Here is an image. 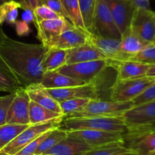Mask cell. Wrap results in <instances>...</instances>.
<instances>
[{"label": "cell", "instance_id": "1", "mask_svg": "<svg viewBox=\"0 0 155 155\" xmlns=\"http://www.w3.org/2000/svg\"><path fill=\"white\" fill-rule=\"evenodd\" d=\"M48 48L42 44L25 43L8 36L0 45V65L21 88L40 84L43 60Z\"/></svg>", "mask_w": 155, "mask_h": 155}, {"label": "cell", "instance_id": "2", "mask_svg": "<svg viewBox=\"0 0 155 155\" xmlns=\"http://www.w3.org/2000/svg\"><path fill=\"white\" fill-rule=\"evenodd\" d=\"M58 128L66 132L91 130L118 133L122 134H125L127 132V127H126L123 120L122 117L64 118Z\"/></svg>", "mask_w": 155, "mask_h": 155}, {"label": "cell", "instance_id": "3", "mask_svg": "<svg viewBox=\"0 0 155 155\" xmlns=\"http://www.w3.org/2000/svg\"><path fill=\"white\" fill-rule=\"evenodd\" d=\"M134 107L133 101L117 102L110 100H91L89 104L79 111L64 118L80 117H120L124 114Z\"/></svg>", "mask_w": 155, "mask_h": 155}, {"label": "cell", "instance_id": "4", "mask_svg": "<svg viewBox=\"0 0 155 155\" xmlns=\"http://www.w3.org/2000/svg\"><path fill=\"white\" fill-rule=\"evenodd\" d=\"M155 80L148 77L130 80H117L110 89V98L113 101H133L141 95Z\"/></svg>", "mask_w": 155, "mask_h": 155}, {"label": "cell", "instance_id": "5", "mask_svg": "<svg viewBox=\"0 0 155 155\" xmlns=\"http://www.w3.org/2000/svg\"><path fill=\"white\" fill-rule=\"evenodd\" d=\"M63 120L64 118H61L45 124L30 125L1 151H4L8 155H15L42 134L50 130L58 128Z\"/></svg>", "mask_w": 155, "mask_h": 155}, {"label": "cell", "instance_id": "6", "mask_svg": "<svg viewBox=\"0 0 155 155\" xmlns=\"http://www.w3.org/2000/svg\"><path fill=\"white\" fill-rule=\"evenodd\" d=\"M108 65L109 60L107 59L92 61L66 64L58 71L76 80L86 83H92Z\"/></svg>", "mask_w": 155, "mask_h": 155}, {"label": "cell", "instance_id": "7", "mask_svg": "<svg viewBox=\"0 0 155 155\" xmlns=\"http://www.w3.org/2000/svg\"><path fill=\"white\" fill-rule=\"evenodd\" d=\"M127 130L155 127V101L134 106L122 116Z\"/></svg>", "mask_w": 155, "mask_h": 155}, {"label": "cell", "instance_id": "8", "mask_svg": "<svg viewBox=\"0 0 155 155\" xmlns=\"http://www.w3.org/2000/svg\"><path fill=\"white\" fill-rule=\"evenodd\" d=\"M92 34L102 37L121 38V33L117 27L108 6L104 0H97Z\"/></svg>", "mask_w": 155, "mask_h": 155}, {"label": "cell", "instance_id": "9", "mask_svg": "<svg viewBox=\"0 0 155 155\" xmlns=\"http://www.w3.org/2000/svg\"><path fill=\"white\" fill-rule=\"evenodd\" d=\"M30 99L25 89L20 88L18 89L8 110L5 124L30 126Z\"/></svg>", "mask_w": 155, "mask_h": 155}, {"label": "cell", "instance_id": "10", "mask_svg": "<svg viewBox=\"0 0 155 155\" xmlns=\"http://www.w3.org/2000/svg\"><path fill=\"white\" fill-rule=\"evenodd\" d=\"M130 29L147 43L155 36V12L151 9L136 8Z\"/></svg>", "mask_w": 155, "mask_h": 155}, {"label": "cell", "instance_id": "11", "mask_svg": "<svg viewBox=\"0 0 155 155\" xmlns=\"http://www.w3.org/2000/svg\"><path fill=\"white\" fill-rule=\"evenodd\" d=\"M68 136L79 139L92 148L103 146L117 142H124L122 133L101 131V130H76L68 132Z\"/></svg>", "mask_w": 155, "mask_h": 155}, {"label": "cell", "instance_id": "12", "mask_svg": "<svg viewBox=\"0 0 155 155\" xmlns=\"http://www.w3.org/2000/svg\"><path fill=\"white\" fill-rule=\"evenodd\" d=\"M88 34L86 30L74 27L68 22L61 34L51 41L46 48L66 51L72 49L87 43Z\"/></svg>", "mask_w": 155, "mask_h": 155}, {"label": "cell", "instance_id": "13", "mask_svg": "<svg viewBox=\"0 0 155 155\" xmlns=\"http://www.w3.org/2000/svg\"><path fill=\"white\" fill-rule=\"evenodd\" d=\"M121 35L130 28L136 7L132 0H104Z\"/></svg>", "mask_w": 155, "mask_h": 155}, {"label": "cell", "instance_id": "14", "mask_svg": "<svg viewBox=\"0 0 155 155\" xmlns=\"http://www.w3.org/2000/svg\"><path fill=\"white\" fill-rule=\"evenodd\" d=\"M87 42L95 47L110 61H128L130 58V56L121 51L120 39L102 37L89 33Z\"/></svg>", "mask_w": 155, "mask_h": 155}, {"label": "cell", "instance_id": "15", "mask_svg": "<svg viewBox=\"0 0 155 155\" xmlns=\"http://www.w3.org/2000/svg\"><path fill=\"white\" fill-rule=\"evenodd\" d=\"M50 95L58 102L74 98H89L98 100V93L95 86L92 83H87L79 86L63 88V89H46Z\"/></svg>", "mask_w": 155, "mask_h": 155}, {"label": "cell", "instance_id": "16", "mask_svg": "<svg viewBox=\"0 0 155 155\" xmlns=\"http://www.w3.org/2000/svg\"><path fill=\"white\" fill-rule=\"evenodd\" d=\"M69 21L64 18H58L56 19L45 20V21L34 22L35 27L37 30V38L41 44L45 47L60 36L66 27Z\"/></svg>", "mask_w": 155, "mask_h": 155}, {"label": "cell", "instance_id": "17", "mask_svg": "<svg viewBox=\"0 0 155 155\" xmlns=\"http://www.w3.org/2000/svg\"><path fill=\"white\" fill-rule=\"evenodd\" d=\"M109 64L117 71V80H130L146 77L150 65L133 61H115L109 60Z\"/></svg>", "mask_w": 155, "mask_h": 155}, {"label": "cell", "instance_id": "18", "mask_svg": "<svg viewBox=\"0 0 155 155\" xmlns=\"http://www.w3.org/2000/svg\"><path fill=\"white\" fill-rule=\"evenodd\" d=\"M85 84L87 83L61 74L58 71H47L44 73L39 86L45 89H55L83 86Z\"/></svg>", "mask_w": 155, "mask_h": 155}, {"label": "cell", "instance_id": "19", "mask_svg": "<svg viewBox=\"0 0 155 155\" xmlns=\"http://www.w3.org/2000/svg\"><path fill=\"white\" fill-rule=\"evenodd\" d=\"M106 59L104 54L88 42L77 48L67 50V64Z\"/></svg>", "mask_w": 155, "mask_h": 155}, {"label": "cell", "instance_id": "20", "mask_svg": "<svg viewBox=\"0 0 155 155\" xmlns=\"http://www.w3.org/2000/svg\"><path fill=\"white\" fill-rule=\"evenodd\" d=\"M92 148L82 141L68 136L44 155H83Z\"/></svg>", "mask_w": 155, "mask_h": 155}, {"label": "cell", "instance_id": "21", "mask_svg": "<svg viewBox=\"0 0 155 155\" xmlns=\"http://www.w3.org/2000/svg\"><path fill=\"white\" fill-rule=\"evenodd\" d=\"M25 90L30 101L36 103L39 105L42 106L51 111L64 116L59 102H58L54 98H53L48 94L46 89L41 87L39 84L28 86V87L25 88Z\"/></svg>", "mask_w": 155, "mask_h": 155}, {"label": "cell", "instance_id": "22", "mask_svg": "<svg viewBox=\"0 0 155 155\" xmlns=\"http://www.w3.org/2000/svg\"><path fill=\"white\" fill-rule=\"evenodd\" d=\"M64 117L57 113L51 111L36 103L30 101L29 107V120L30 125L45 124L50 121L61 119Z\"/></svg>", "mask_w": 155, "mask_h": 155}, {"label": "cell", "instance_id": "23", "mask_svg": "<svg viewBox=\"0 0 155 155\" xmlns=\"http://www.w3.org/2000/svg\"><path fill=\"white\" fill-rule=\"evenodd\" d=\"M148 43L142 40L139 36L133 33L130 28L121 35V51L130 57L138 54L141 50L143 49V48Z\"/></svg>", "mask_w": 155, "mask_h": 155}, {"label": "cell", "instance_id": "24", "mask_svg": "<svg viewBox=\"0 0 155 155\" xmlns=\"http://www.w3.org/2000/svg\"><path fill=\"white\" fill-rule=\"evenodd\" d=\"M66 64V50L48 48L43 60V70L45 72L58 71Z\"/></svg>", "mask_w": 155, "mask_h": 155}, {"label": "cell", "instance_id": "25", "mask_svg": "<svg viewBox=\"0 0 155 155\" xmlns=\"http://www.w3.org/2000/svg\"><path fill=\"white\" fill-rule=\"evenodd\" d=\"M63 8L64 18L72 25L85 30L78 0H59Z\"/></svg>", "mask_w": 155, "mask_h": 155}, {"label": "cell", "instance_id": "26", "mask_svg": "<svg viewBox=\"0 0 155 155\" xmlns=\"http://www.w3.org/2000/svg\"><path fill=\"white\" fill-rule=\"evenodd\" d=\"M21 5L17 0H8L0 5V26L6 23L15 25L18 21V11Z\"/></svg>", "mask_w": 155, "mask_h": 155}, {"label": "cell", "instance_id": "27", "mask_svg": "<svg viewBox=\"0 0 155 155\" xmlns=\"http://www.w3.org/2000/svg\"><path fill=\"white\" fill-rule=\"evenodd\" d=\"M82 20L86 31L92 33L93 31L94 18L96 9L97 0H78Z\"/></svg>", "mask_w": 155, "mask_h": 155}, {"label": "cell", "instance_id": "28", "mask_svg": "<svg viewBox=\"0 0 155 155\" xmlns=\"http://www.w3.org/2000/svg\"><path fill=\"white\" fill-rule=\"evenodd\" d=\"M68 136V132L64 131L59 128H56L51 130L40 144L35 155H44L47 151L55 146L61 141L66 139Z\"/></svg>", "mask_w": 155, "mask_h": 155}, {"label": "cell", "instance_id": "29", "mask_svg": "<svg viewBox=\"0 0 155 155\" xmlns=\"http://www.w3.org/2000/svg\"><path fill=\"white\" fill-rule=\"evenodd\" d=\"M29 126L5 124L0 127V151L12 142Z\"/></svg>", "mask_w": 155, "mask_h": 155}, {"label": "cell", "instance_id": "30", "mask_svg": "<svg viewBox=\"0 0 155 155\" xmlns=\"http://www.w3.org/2000/svg\"><path fill=\"white\" fill-rule=\"evenodd\" d=\"M127 151L129 149L124 146V142H117L92 148L83 155H118Z\"/></svg>", "mask_w": 155, "mask_h": 155}, {"label": "cell", "instance_id": "31", "mask_svg": "<svg viewBox=\"0 0 155 155\" xmlns=\"http://www.w3.org/2000/svg\"><path fill=\"white\" fill-rule=\"evenodd\" d=\"M91 99L89 98H74L59 102L62 114L64 117L79 111L86 107Z\"/></svg>", "mask_w": 155, "mask_h": 155}, {"label": "cell", "instance_id": "32", "mask_svg": "<svg viewBox=\"0 0 155 155\" xmlns=\"http://www.w3.org/2000/svg\"><path fill=\"white\" fill-rule=\"evenodd\" d=\"M128 61L139 62L145 64H155V46L152 43H148L138 54L130 56Z\"/></svg>", "mask_w": 155, "mask_h": 155}, {"label": "cell", "instance_id": "33", "mask_svg": "<svg viewBox=\"0 0 155 155\" xmlns=\"http://www.w3.org/2000/svg\"><path fill=\"white\" fill-rule=\"evenodd\" d=\"M21 87H20L12 76L0 65V92H8L9 94L15 93Z\"/></svg>", "mask_w": 155, "mask_h": 155}, {"label": "cell", "instance_id": "34", "mask_svg": "<svg viewBox=\"0 0 155 155\" xmlns=\"http://www.w3.org/2000/svg\"><path fill=\"white\" fill-rule=\"evenodd\" d=\"M34 15V22L45 21V20L56 19V18H61L59 15L51 10V8L46 6L45 5H41L33 11ZM33 22V23H34Z\"/></svg>", "mask_w": 155, "mask_h": 155}, {"label": "cell", "instance_id": "35", "mask_svg": "<svg viewBox=\"0 0 155 155\" xmlns=\"http://www.w3.org/2000/svg\"><path fill=\"white\" fill-rule=\"evenodd\" d=\"M155 101V80L141 94L133 101V105L137 106L144 103Z\"/></svg>", "mask_w": 155, "mask_h": 155}, {"label": "cell", "instance_id": "36", "mask_svg": "<svg viewBox=\"0 0 155 155\" xmlns=\"http://www.w3.org/2000/svg\"><path fill=\"white\" fill-rule=\"evenodd\" d=\"M15 93L0 96V127L5 124L8 110L13 100Z\"/></svg>", "mask_w": 155, "mask_h": 155}, {"label": "cell", "instance_id": "37", "mask_svg": "<svg viewBox=\"0 0 155 155\" xmlns=\"http://www.w3.org/2000/svg\"><path fill=\"white\" fill-rule=\"evenodd\" d=\"M51 131V130H50V131L44 133L42 136L38 137L37 139L33 140V142H30L29 145H27L25 148H24L22 150H21L19 152L17 153L15 155H35L36 151H37V149L39 148V145H40V144L42 143V141L45 139V137L48 136V133Z\"/></svg>", "mask_w": 155, "mask_h": 155}, {"label": "cell", "instance_id": "38", "mask_svg": "<svg viewBox=\"0 0 155 155\" xmlns=\"http://www.w3.org/2000/svg\"><path fill=\"white\" fill-rule=\"evenodd\" d=\"M42 5H45L61 17L64 18L63 8L59 0H42Z\"/></svg>", "mask_w": 155, "mask_h": 155}, {"label": "cell", "instance_id": "39", "mask_svg": "<svg viewBox=\"0 0 155 155\" xmlns=\"http://www.w3.org/2000/svg\"><path fill=\"white\" fill-rule=\"evenodd\" d=\"M19 2L21 5V8L24 10L33 11L38 6L42 5V0H20Z\"/></svg>", "mask_w": 155, "mask_h": 155}, {"label": "cell", "instance_id": "40", "mask_svg": "<svg viewBox=\"0 0 155 155\" xmlns=\"http://www.w3.org/2000/svg\"><path fill=\"white\" fill-rule=\"evenodd\" d=\"M16 27V32L20 36H24V35H27L29 33H30V28L28 24L26 22L21 21H17L15 24Z\"/></svg>", "mask_w": 155, "mask_h": 155}, {"label": "cell", "instance_id": "41", "mask_svg": "<svg viewBox=\"0 0 155 155\" xmlns=\"http://www.w3.org/2000/svg\"><path fill=\"white\" fill-rule=\"evenodd\" d=\"M22 21L28 24H30V23H33V22L35 21V18L33 11L29 10V9L24 10V12L22 14Z\"/></svg>", "mask_w": 155, "mask_h": 155}, {"label": "cell", "instance_id": "42", "mask_svg": "<svg viewBox=\"0 0 155 155\" xmlns=\"http://www.w3.org/2000/svg\"><path fill=\"white\" fill-rule=\"evenodd\" d=\"M133 5L138 9H151L149 0H132Z\"/></svg>", "mask_w": 155, "mask_h": 155}, {"label": "cell", "instance_id": "43", "mask_svg": "<svg viewBox=\"0 0 155 155\" xmlns=\"http://www.w3.org/2000/svg\"><path fill=\"white\" fill-rule=\"evenodd\" d=\"M146 77L155 79V64L150 65L149 68H148V71H147Z\"/></svg>", "mask_w": 155, "mask_h": 155}, {"label": "cell", "instance_id": "44", "mask_svg": "<svg viewBox=\"0 0 155 155\" xmlns=\"http://www.w3.org/2000/svg\"><path fill=\"white\" fill-rule=\"evenodd\" d=\"M6 37H7V36H6V34L5 33V32L3 31L2 27L0 26V45L2 43L3 41L5 40V39Z\"/></svg>", "mask_w": 155, "mask_h": 155}, {"label": "cell", "instance_id": "45", "mask_svg": "<svg viewBox=\"0 0 155 155\" xmlns=\"http://www.w3.org/2000/svg\"><path fill=\"white\" fill-rule=\"evenodd\" d=\"M118 155H139V154H138L137 152H136V151H131V150H129V151H126V152H124V153H122V154H118Z\"/></svg>", "mask_w": 155, "mask_h": 155}, {"label": "cell", "instance_id": "46", "mask_svg": "<svg viewBox=\"0 0 155 155\" xmlns=\"http://www.w3.org/2000/svg\"><path fill=\"white\" fill-rule=\"evenodd\" d=\"M148 155H155V149L153 150L152 151H151Z\"/></svg>", "mask_w": 155, "mask_h": 155}, {"label": "cell", "instance_id": "47", "mask_svg": "<svg viewBox=\"0 0 155 155\" xmlns=\"http://www.w3.org/2000/svg\"><path fill=\"white\" fill-rule=\"evenodd\" d=\"M0 155H8V154H6V153H5L4 151H0Z\"/></svg>", "mask_w": 155, "mask_h": 155}, {"label": "cell", "instance_id": "48", "mask_svg": "<svg viewBox=\"0 0 155 155\" xmlns=\"http://www.w3.org/2000/svg\"><path fill=\"white\" fill-rule=\"evenodd\" d=\"M151 43H152V44H153V45H154V46H155V36H154V39H153V40H152V42H151Z\"/></svg>", "mask_w": 155, "mask_h": 155}, {"label": "cell", "instance_id": "49", "mask_svg": "<svg viewBox=\"0 0 155 155\" xmlns=\"http://www.w3.org/2000/svg\"><path fill=\"white\" fill-rule=\"evenodd\" d=\"M5 1H7V0H0V5L2 4V3L5 2Z\"/></svg>", "mask_w": 155, "mask_h": 155}, {"label": "cell", "instance_id": "50", "mask_svg": "<svg viewBox=\"0 0 155 155\" xmlns=\"http://www.w3.org/2000/svg\"><path fill=\"white\" fill-rule=\"evenodd\" d=\"M19 1H20V0H19Z\"/></svg>", "mask_w": 155, "mask_h": 155}, {"label": "cell", "instance_id": "51", "mask_svg": "<svg viewBox=\"0 0 155 155\" xmlns=\"http://www.w3.org/2000/svg\"><path fill=\"white\" fill-rule=\"evenodd\" d=\"M7 1H8V0H7Z\"/></svg>", "mask_w": 155, "mask_h": 155}]
</instances>
